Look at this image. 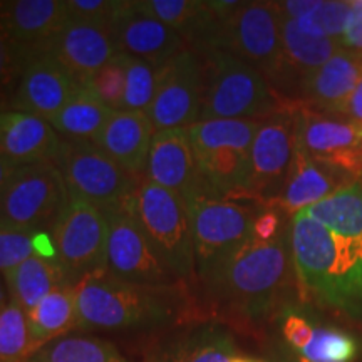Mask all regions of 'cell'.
<instances>
[{"label": "cell", "mask_w": 362, "mask_h": 362, "mask_svg": "<svg viewBox=\"0 0 362 362\" xmlns=\"http://www.w3.org/2000/svg\"><path fill=\"white\" fill-rule=\"evenodd\" d=\"M351 13V2L346 0H320L314 11L296 21L302 33L314 37L337 40L342 37Z\"/></svg>", "instance_id": "cell-34"}, {"label": "cell", "mask_w": 362, "mask_h": 362, "mask_svg": "<svg viewBox=\"0 0 362 362\" xmlns=\"http://www.w3.org/2000/svg\"><path fill=\"white\" fill-rule=\"evenodd\" d=\"M111 115L112 110L96 96V93L81 84L51 121V126L69 141L96 143Z\"/></svg>", "instance_id": "cell-28"}, {"label": "cell", "mask_w": 362, "mask_h": 362, "mask_svg": "<svg viewBox=\"0 0 362 362\" xmlns=\"http://www.w3.org/2000/svg\"><path fill=\"white\" fill-rule=\"evenodd\" d=\"M69 21L66 0H11L0 2V27L27 59L42 52Z\"/></svg>", "instance_id": "cell-20"}, {"label": "cell", "mask_w": 362, "mask_h": 362, "mask_svg": "<svg viewBox=\"0 0 362 362\" xmlns=\"http://www.w3.org/2000/svg\"><path fill=\"white\" fill-rule=\"evenodd\" d=\"M292 265L298 284L319 304L362 314V230L341 235L305 211L288 225Z\"/></svg>", "instance_id": "cell-1"}, {"label": "cell", "mask_w": 362, "mask_h": 362, "mask_svg": "<svg viewBox=\"0 0 362 362\" xmlns=\"http://www.w3.org/2000/svg\"><path fill=\"white\" fill-rule=\"evenodd\" d=\"M297 148L312 160L362 178V123L296 104Z\"/></svg>", "instance_id": "cell-14"}, {"label": "cell", "mask_w": 362, "mask_h": 362, "mask_svg": "<svg viewBox=\"0 0 362 362\" xmlns=\"http://www.w3.org/2000/svg\"><path fill=\"white\" fill-rule=\"evenodd\" d=\"M129 202L115 210L104 211L110 226L106 270L131 284L170 287L175 280L173 274L163 265L149 245Z\"/></svg>", "instance_id": "cell-15"}, {"label": "cell", "mask_w": 362, "mask_h": 362, "mask_svg": "<svg viewBox=\"0 0 362 362\" xmlns=\"http://www.w3.org/2000/svg\"><path fill=\"white\" fill-rule=\"evenodd\" d=\"M232 362H260V361H253V359H247V357H235Z\"/></svg>", "instance_id": "cell-46"}, {"label": "cell", "mask_w": 362, "mask_h": 362, "mask_svg": "<svg viewBox=\"0 0 362 362\" xmlns=\"http://www.w3.org/2000/svg\"><path fill=\"white\" fill-rule=\"evenodd\" d=\"M6 291H4V284H2V277H0V309L6 305Z\"/></svg>", "instance_id": "cell-45"}, {"label": "cell", "mask_w": 362, "mask_h": 362, "mask_svg": "<svg viewBox=\"0 0 362 362\" xmlns=\"http://www.w3.org/2000/svg\"><path fill=\"white\" fill-rule=\"evenodd\" d=\"M282 210L277 206H267L257 214L252 226V238L257 242H272L282 235Z\"/></svg>", "instance_id": "cell-39"}, {"label": "cell", "mask_w": 362, "mask_h": 362, "mask_svg": "<svg viewBox=\"0 0 362 362\" xmlns=\"http://www.w3.org/2000/svg\"><path fill=\"white\" fill-rule=\"evenodd\" d=\"M339 45L344 51L362 56V0H352L351 13Z\"/></svg>", "instance_id": "cell-40"}, {"label": "cell", "mask_w": 362, "mask_h": 362, "mask_svg": "<svg viewBox=\"0 0 362 362\" xmlns=\"http://www.w3.org/2000/svg\"><path fill=\"white\" fill-rule=\"evenodd\" d=\"M282 332L284 337L287 339V342L291 344V346H293L298 351H302L307 344L310 342L312 336H314V327H312L309 320L304 319L302 315L288 314L284 320Z\"/></svg>", "instance_id": "cell-41"}, {"label": "cell", "mask_w": 362, "mask_h": 362, "mask_svg": "<svg viewBox=\"0 0 362 362\" xmlns=\"http://www.w3.org/2000/svg\"><path fill=\"white\" fill-rule=\"evenodd\" d=\"M233 339L215 324H197L175 332L161 344L151 362H232Z\"/></svg>", "instance_id": "cell-26"}, {"label": "cell", "mask_w": 362, "mask_h": 362, "mask_svg": "<svg viewBox=\"0 0 362 362\" xmlns=\"http://www.w3.org/2000/svg\"><path fill=\"white\" fill-rule=\"evenodd\" d=\"M280 29H282V67L274 89L275 93L280 89L287 90L296 103L300 86L334 54L341 51V45L337 40L314 37L302 33L296 21L282 19Z\"/></svg>", "instance_id": "cell-24"}, {"label": "cell", "mask_w": 362, "mask_h": 362, "mask_svg": "<svg viewBox=\"0 0 362 362\" xmlns=\"http://www.w3.org/2000/svg\"><path fill=\"white\" fill-rule=\"evenodd\" d=\"M205 90L200 121L265 119L287 104L255 67L218 47L202 51Z\"/></svg>", "instance_id": "cell-5"}, {"label": "cell", "mask_w": 362, "mask_h": 362, "mask_svg": "<svg viewBox=\"0 0 362 362\" xmlns=\"http://www.w3.org/2000/svg\"><path fill=\"white\" fill-rule=\"evenodd\" d=\"M297 148L296 104L262 119L250 148L248 197L270 206L279 200Z\"/></svg>", "instance_id": "cell-12"}, {"label": "cell", "mask_w": 362, "mask_h": 362, "mask_svg": "<svg viewBox=\"0 0 362 362\" xmlns=\"http://www.w3.org/2000/svg\"><path fill=\"white\" fill-rule=\"evenodd\" d=\"M155 133L146 112L112 111L94 144L126 171L141 180L146 173L149 149Z\"/></svg>", "instance_id": "cell-25"}, {"label": "cell", "mask_w": 362, "mask_h": 362, "mask_svg": "<svg viewBox=\"0 0 362 362\" xmlns=\"http://www.w3.org/2000/svg\"><path fill=\"white\" fill-rule=\"evenodd\" d=\"M11 302L29 312L61 285H74L59 260L34 255L4 274Z\"/></svg>", "instance_id": "cell-27"}, {"label": "cell", "mask_w": 362, "mask_h": 362, "mask_svg": "<svg viewBox=\"0 0 362 362\" xmlns=\"http://www.w3.org/2000/svg\"><path fill=\"white\" fill-rule=\"evenodd\" d=\"M39 232L0 225V272L6 274L13 267L37 255L35 240Z\"/></svg>", "instance_id": "cell-36"}, {"label": "cell", "mask_w": 362, "mask_h": 362, "mask_svg": "<svg viewBox=\"0 0 362 362\" xmlns=\"http://www.w3.org/2000/svg\"><path fill=\"white\" fill-rule=\"evenodd\" d=\"M129 203L149 245L163 265L175 279L193 275L192 226L183 198L171 189L141 180Z\"/></svg>", "instance_id": "cell-7"}, {"label": "cell", "mask_w": 362, "mask_h": 362, "mask_svg": "<svg viewBox=\"0 0 362 362\" xmlns=\"http://www.w3.org/2000/svg\"><path fill=\"white\" fill-rule=\"evenodd\" d=\"M119 0H66L69 19L111 27L121 8Z\"/></svg>", "instance_id": "cell-37"}, {"label": "cell", "mask_w": 362, "mask_h": 362, "mask_svg": "<svg viewBox=\"0 0 362 362\" xmlns=\"http://www.w3.org/2000/svg\"><path fill=\"white\" fill-rule=\"evenodd\" d=\"M67 202L64 178L54 163L17 166L0 189V225L33 232L52 230Z\"/></svg>", "instance_id": "cell-10"}, {"label": "cell", "mask_w": 362, "mask_h": 362, "mask_svg": "<svg viewBox=\"0 0 362 362\" xmlns=\"http://www.w3.org/2000/svg\"><path fill=\"white\" fill-rule=\"evenodd\" d=\"M29 362H128L111 342L94 336H64L45 344Z\"/></svg>", "instance_id": "cell-30"}, {"label": "cell", "mask_w": 362, "mask_h": 362, "mask_svg": "<svg viewBox=\"0 0 362 362\" xmlns=\"http://www.w3.org/2000/svg\"><path fill=\"white\" fill-rule=\"evenodd\" d=\"M126 81V54L119 52L107 64L94 72L84 86L93 89L96 96L112 111L121 110Z\"/></svg>", "instance_id": "cell-35"}, {"label": "cell", "mask_w": 362, "mask_h": 362, "mask_svg": "<svg viewBox=\"0 0 362 362\" xmlns=\"http://www.w3.org/2000/svg\"><path fill=\"white\" fill-rule=\"evenodd\" d=\"M24 54L0 27V90L11 83L13 76L22 71Z\"/></svg>", "instance_id": "cell-38"}, {"label": "cell", "mask_w": 362, "mask_h": 362, "mask_svg": "<svg viewBox=\"0 0 362 362\" xmlns=\"http://www.w3.org/2000/svg\"><path fill=\"white\" fill-rule=\"evenodd\" d=\"M79 86L61 62L49 54L37 52L24 61L11 104L16 111L29 112L51 123Z\"/></svg>", "instance_id": "cell-16"}, {"label": "cell", "mask_w": 362, "mask_h": 362, "mask_svg": "<svg viewBox=\"0 0 362 362\" xmlns=\"http://www.w3.org/2000/svg\"><path fill=\"white\" fill-rule=\"evenodd\" d=\"M117 51L163 67L187 49V40L155 17L138 11L134 2L121 4L111 24Z\"/></svg>", "instance_id": "cell-17"}, {"label": "cell", "mask_w": 362, "mask_h": 362, "mask_svg": "<svg viewBox=\"0 0 362 362\" xmlns=\"http://www.w3.org/2000/svg\"><path fill=\"white\" fill-rule=\"evenodd\" d=\"M62 139L49 121L16 110L0 111V156L16 166L56 163Z\"/></svg>", "instance_id": "cell-21"}, {"label": "cell", "mask_w": 362, "mask_h": 362, "mask_svg": "<svg viewBox=\"0 0 362 362\" xmlns=\"http://www.w3.org/2000/svg\"><path fill=\"white\" fill-rule=\"evenodd\" d=\"M291 262L288 232L272 242L250 238L225 264L200 280L221 310L248 320L264 319L287 288Z\"/></svg>", "instance_id": "cell-2"}, {"label": "cell", "mask_w": 362, "mask_h": 362, "mask_svg": "<svg viewBox=\"0 0 362 362\" xmlns=\"http://www.w3.org/2000/svg\"><path fill=\"white\" fill-rule=\"evenodd\" d=\"M205 64L194 49H185L160 67L148 117L155 131L188 129L200 121Z\"/></svg>", "instance_id": "cell-13"}, {"label": "cell", "mask_w": 362, "mask_h": 362, "mask_svg": "<svg viewBox=\"0 0 362 362\" xmlns=\"http://www.w3.org/2000/svg\"><path fill=\"white\" fill-rule=\"evenodd\" d=\"M185 203L192 226L194 274L202 279L252 238L257 214L250 206L226 198L193 197Z\"/></svg>", "instance_id": "cell-8"}, {"label": "cell", "mask_w": 362, "mask_h": 362, "mask_svg": "<svg viewBox=\"0 0 362 362\" xmlns=\"http://www.w3.org/2000/svg\"><path fill=\"white\" fill-rule=\"evenodd\" d=\"M54 165L61 171L71 198L88 202L103 211L126 205L141 181L89 141L62 139Z\"/></svg>", "instance_id": "cell-9"}, {"label": "cell", "mask_w": 362, "mask_h": 362, "mask_svg": "<svg viewBox=\"0 0 362 362\" xmlns=\"http://www.w3.org/2000/svg\"><path fill=\"white\" fill-rule=\"evenodd\" d=\"M341 115L349 116V117H352V119L362 123V81L357 84L354 93L351 94L349 101L346 103V106H344Z\"/></svg>", "instance_id": "cell-43"}, {"label": "cell", "mask_w": 362, "mask_h": 362, "mask_svg": "<svg viewBox=\"0 0 362 362\" xmlns=\"http://www.w3.org/2000/svg\"><path fill=\"white\" fill-rule=\"evenodd\" d=\"M356 181L359 180L334 166L312 160L304 151L296 148V156L282 194L270 206H277L293 216Z\"/></svg>", "instance_id": "cell-23"}, {"label": "cell", "mask_w": 362, "mask_h": 362, "mask_svg": "<svg viewBox=\"0 0 362 362\" xmlns=\"http://www.w3.org/2000/svg\"><path fill=\"white\" fill-rule=\"evenodd\" d=\"M319 2L320 0H287V2H274V7L277 8L280 19L298 21L314 11Z\"/></svg>", "instance_id": "cell-42"}, {"label": "cell", "mask_w": 362, "mask_h": 362, "mask_svg": "<svg viewBox=\"0 0 362 362\" xmlns=\"http://www.w3.org/2000/svg\"><path fill=\"white\" fill-rule=\"evenodd\" d=\"M27 324L35 351L79 327L74 285L54 288L34 309L27 312Z\"/></svg>", "instance_id": "cell-29"}, {"label": "cell", "mask_w": 362, "mask_h": 362, "mask_svg": "<svg viewBox=\"0 0 362 362\" xmlns=\"http://www.w3.org/2000/svg\"><path fill=\"white\" fill-rule=\"evenodd\" d=\"M107 216L101 208L71 198L51 230L59 264L64 267L72 284L86 275L106 270Z\"/></svg>", "instance_id": "cell-11"}, {"label": "cell", "mask_w": 362, "mask_h": 362, "mask_svg": "<svg viewBox=\"0 0 362 362\" xmlns=\"http://www.w3.org/2000/svg\"><path fill=\"white\" fill-rule=\"evenodd\" d=\"M262 119H205L188 128L208 197H248L250 148Z\"/></svg>", "instance_id": "cell-4"}, {"label": "cell", "mask_w": 362, "mask_h": 362, "mask_svg": "<svg viewBox=\"0 0 362 362\" xmlns=\"http://www.w3.org/2000/svg\"><path fill=\"white\" fill-rule=\"evenodd\" d=\"M300 356L304 362H352L357 356V342L339 329L315 327Z\"/></svg>", "instance_id": "cell-33"}, {"label": "cell", "mask_w": 362, "mask_h": 362, "mask_svg": "<svg viewBox=\"0 0 362 362\" xmlns=\"http://www.w3.org/2000/svg\"><path fill=\"white\" fill-rule=\"evenodd\" d=\"M16 168L17 166L13 165V163L7 161L6 158L0 156V189L6 187V183L8 181V178H11L13 171H16Z\"/></svg>", "instance_id": "cell-44"}, {"label": "cell", "mask_w": 362, "mask_h": 362, "mask_svg": "<svg viewBox=\"0 0 362 362\" xmlns=\"http://www.w3.org/2000/svg\"><path fill=\"white\" fill-rule=\"evenodd\" d=\"M34 354L27 312L7 302L0 309V362H29Z\"/></svg>", "instance_id": "cell-31"}, {"label": "cell", "mask_w": 362, "mask_h": 362, "mask_svg": "<svg viewBox=\"0 0 362 362\" xmlns=\"http://www.w3.org/2000/svg\"><path fill=\"white\" fill-rule=\"evenodd\" d=\"M42 52L61 62L79 84H84L94 72L119 54L111 27L72 19L49 40Z\"/></svg>", "instance_id": "cell-19"}, {"label": "cell", "mask_w": 362, "mask_h": 362, "mask_svg": "<svg viewBox=\"0 0 362 362\" xmlns=\"http://www.w3.org/2000/svg\"><path fill=\"white\" fill-rule=\"evenodd\" d=\"M160 69L143 59L126 54L124 96L119 111L148 112L156 93Z\"/></svg>", "instance_id": "cell-32"}, {"label": "cell", "mask_w": 362, "mask_h": 362, "mask_svg": "<svg viewBox=\"0 0 362 362\" xmlns=\"http://www.w3.org/2000/svg\"><path fill=\"white\" fill-rule=\"evenodd\" d=\"M74 291L83 329H153L176 319V302L170 296V287L131 284L103 270L81 279Z\"/></svg>", "instance_id": "cell-3"}, {"label": "cell", "mask_w": 362, "mask_h": 362, "mask_svg": "<svg viewBox=\"0 0 362 362\" xmlns=\"http://www.w3.org/2000/svg\"><path fill=\"white\" fill-rule=\"evenodd\" d=\"M361 81L362 56L341 49L300 86L293 104L314 111L341 115Z\"/></svg>", "instance_id": "cell-22"}, {"label": "cell", "mask_w": 362, "mask_h": 362, "mask_svg": "<svg viewBox=\"0 0 362 362\" xmlns=\"http://www.w3.org/2000/svg\"><path fill=\"white\" fill-rule=\"evenodd\" d=\"M146 180L178 193L183 200L208 197L198 171L188 129H161L153 136Z\"/></svg>", "instance_id": "cell-18"}, {"label": "cell", "mask_w": 362, "mask_h": 362, "mask_svg": "<svg viewBox=\"0 0 362 362\" xmlns=\"http://www.w3.org/2000/svg\"><path fill=\"white\" fill-rule=\"evenodd\" d=\"M218 16L214 47L260 71L272 88L282 67V19L274 2H211Z\"/></svg>", "instance_id": "cell-6"}]
</instances>
